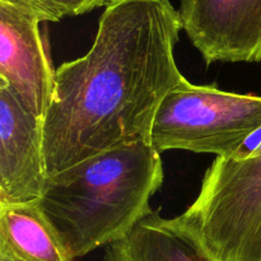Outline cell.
I'll list each match as a JSON object with an SVG mask.
<instances>
[{"label":"cell","instance_id":"cell-1","mask_svg":"<svg viewBox=\"0 0 261 261\" xmlns=\"http://www.w3.org/2000/svg\"><path fill=\"white\" fill-rule=\"evenodd\" d=\"M182 31L171 0H109L88 53L56 69L43 119L48 177L96 155L150 142L165 97L188 82L176 64Z\"/></svg>","mask_w":261,"mask_h":261},{"label":"cell","instance_id":"cell-2","mask_svg":"<svg viewBox=\"0 0 261 261\" xmlns=\"http://www.w3.org/2000/svg\"><path fill=\"white\" fill-rule=\"evenodd\" d=\"M163 180L160 152L138 142L48 177L38 205L74 260L124 239L150 216Z\"/></svg>","mask_w":261,"mask_h":261},{"label":"cell","instance_id":"cell-3","mask_svg":"<svg viewBox=\"0 0 261 261\" xmlns=\"http://www.w3.org/2000/svg\"><path fill=\"white\" fill-rule=\"evenodd\" d=\"M257 142L217 157L181 221L216 261H261V130Z\"/></svg>","mask_w":261,"mask_h":261},{"label":"cell","instance_id":"cell-4","mask_svg":"<svg viewBox=\"0 0 261 261\" xmlns=\"http://www.w3.org/2000/svg\"><path fill=\"white\" fill-rule=\"evenodd\" d=\"M260 130L261 96L188 81L173 88L158 107L150 143L160 153L181 149L232 157Z\"/></svg>","mask_w":261,"mask_h":261},{"label":"cell","instance_id":"cell-5","mask_svg":"<svg viewBox=\"0 0 261 261\" xmlns=\"http://www.w3.org/2000/svg\"><path fill=\"white\" fill-rule=\"evenodd\" d=\"M37 15L0 0V84L35 116L45 119L55 93L56 69Z\"/></svg>","mask_w":261,"mask_h":261},{"label":"cell","instance_id":"cell-6","mask_svg":"<svg viewBox=\"0 0 261 261\" xmlns=\"http://www.w3.org/2000/svg\"><path fill=\"white\" fill-rule=\"evenodd\" d=\"M178 13L206 65L261 61V0H180Z\"/></svg>","mask_w":261,"mask_h":261},{"label":"cell","instance_id":"cell-7","mask_svg":"<svg viewBox=\"0 0 261 261\" xmlns=\"http://www.w3.org/2000/svg\"><path fill=\"white\" fill-rule=\"evenodd\" d=\"M47 180L43 119L0 84V204L37 203Z\"/></svg>","mask_w":261,"mask_h":261},{"label":"cell","instance_id":"cell-8","mask_svg":"<svg viewBox=\"0 0 261 261\" xmlns=\"http://www.w3.org/2000/svg\"><path fill=\"white\" fill-rule=\"evenodd\" d=\"M103 261H216L180 217H145L127 236L109 245Z\"/></svg>","mask_w":261,"mask_h":261},{"label":"cell","instance_id":"cell-9","mask_svg":"<svg viewBox=\"0 0 261 261\" xmlns=\"http://www.w3.org/2000/svg\"><path fill=\"white\" fill-rule=\"evenodd\" d=\"M0 251L20 261H74L38 201L0 204Z\"/></svg>","mask_w":261,"mask_h":261},{"label":"cell","instance_id":"cell-10","mask_svg":"<svg viewBox=\"0 0 261 261\" xmlns=\"http://www.w3.org/2000/svg\"><path fill=\"white\" fill-rule=\"evenodd\" d=\"M4 2L37 15L42 22H60L64 18L53 0H4Z\"/></svg>","mask_w":261,"mask_h":261},{"label":"cell","instance_id":"cell-11","mask_svg":"<svg viewBox=\"0 0 261 261\" xmlns=\"http://www.w3.org/2000/svg\"><path fill=\"white\" fill-rule=\"evenodd\" d=\"M63 17H76L106 5L109 0H53Z\"/></svg>","mask_w":261,"mask_h":261},{"label":"cell","instance_id":"cell-12","mask_svg":"<svg viewBox=\"0 0 261 261\" xmlns=\"http://www.w3.org/2000/svg\"><path fill=\"white\" fill-rule=\"evenodd\" d=\"M0 261H20L5 251H0Z\"/></svg>","mask_w":261,"mask_h":261}]
</instances>
